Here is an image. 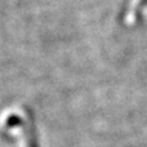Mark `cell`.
Listing matches in <instances>:
<instances>
[{"instance_id": "obj_1", "label": "cell", "mask_w": 147, "mask_h": 147, "mask_svg": "<svg viewBox=\"0 0 147 147\" xmlns=\"http://www.w3.org/2000/svg\"><path fill=\"white\" fill-rule=\"evenodd\" d=\"M26 136H27V147H39L38 138H36L35 127H34L31 119L28 120V124L26 127Z\"/></svg>"}, {"instance_id": "obj_2", "label": "cell", "mask_w": 147, "mask_h": 147, "mask_svg": "<svg viewBox=\"0 0 147 147\" xmlns=\"http://www.w3.org/2000/svg\"><path fill=\"white\" fill-rule=\"evenodd\" d=\"M21 124H22V120H21V117H18L17 115H12V116H9L7 120L8 127H14V125H21Z\"/></svg>"}]
</instances>
